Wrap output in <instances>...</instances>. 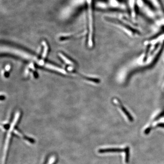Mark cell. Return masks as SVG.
Wrapping results in <instances>:
<instances>
[{"instance_id": "cell-1", "label": "cell", "mask_w": 164, "mask_h": 164, "mask_svg": "<svg viewBox=\"0 0 164 164\" xmlns=\"http://www.w3.org/2000/svg\"><path fill=\"white\" fill-rule=\"evenodd\" d=\"M87 7V16L89 25V44L92 46L93 31V0H85Z\"/></svg>"}, {"instance_id": "cell-2", "label": "cell", "mask_w": 164, "mask_h": 164, "mask_svg": "<svg viewBox=\"0 0 164 164\" xmlns=\"http://www.w3.org/2000/svg\"><path fill=\"white\" fill-rule=\"evenodd\" d=\"M98 152L101 154L106 153H116V152H125L126 158L125 161L128 163L129 161V147L127 146L125 148H109L105 149H99Z\"/></svg>"}, {"instance_id": "cell-3", "label": "cell", "mask_w": 164, "mask_h": 164, "mask_svg": "<svg viewBox=\"0 0 164 164\" xmlns=\"http://www.w3.org/2000/svg\"><path fill=\"white\" fill-rule=\"evenodd\" d=\"M117 102V103H118V105L119 106V107L120 108H121V109L122 111L123 112V113L126 114V116H127V117L129 120L130 122H133V120H134V119H133L132 115L129 114L128 111L127 110L126 108L121 103V102H120L119 100H118Z\"/></svg>"}, {"instance_id": "cell-4", "label": "cell", "mask_w": 164, "mask_h": 164, "mask_svg": "<svg viewBox=\"0 0 164 164\" xmlns=\"http://www.w3.org/2000/svg\"><path fill=\"white\" fill-rule=\"evenodd\" d=\"M43 44L45 47L44 51V54H43V57H45L47 53V44H46L45 42H43Z\"/></svg>"}, {"instance_id": "cell-5", "label": "cell", "mask_w": 164, "mask_h": 164, "mask_svg": "<svg viewBox=\"0 0 164 164\" xmlns=\"http://www.w3.org/2000/svg\"><path fill=\"white\" fill-rule=\"evenodd\" d=\"M150 45H149L147 47V49L146 50V53H145V56L144 57V61L146 60L147 58V56H148V53H149V49H150Z\"/></svg>"}, {"instance_id": "cell-6", "label": "cell", "mask_w": 164, "mask_h": 164, "mask_svg": "<svg viewBox=\"0 0 164 164\" xmlns=\"http://www.w3.org/2000/svg\"><path fill=\"white\" fill-rule=\"evenodd\" d=\"M60 56L61 57V58H62V59H63L65 61H66V62H67V63H68V64H71V63L70 62H70V61L68 60L67 59H65V57H64L63 55L61 54Z\"/></svg>"}, {"instance_id": "cell-7", "label": "cell", "mask_w": 164, "mask_h": 164, "mask_svg": "<svg viewBox=\"0 0 164 164\" xmlns=\"http://www.w3.org/2000/svg\"><path fill=\"white\" fill-rule=\"evenodd\" d=\"M157 127L164 128V123H159L156 126Z\"/></svg>"}]
</instances>
